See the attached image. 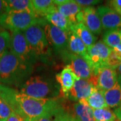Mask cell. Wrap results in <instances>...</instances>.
I'll use <instances>...</instances> for the list:
<instances>
[{
  "mask_svg": "<svg viewBox=\"0 0 121 121\" xmlns=\"http://www.w3.org/2000/svg\"><path fill=\"white\" fill-rule=\"evenodd\" d=\"M33 65L24 62L9 50L0 58V83L20 87L33 73Z\"/></svg>",
  "mask_w": 121,
  "mask_h": 121,
  "instance_id": "obj_1",
  "label": "cell"
},
{
  "mask_svg": "<svg viewBox=\"0 0 121 121\" xmlns=\"http://www.w3.org/2000/svg\"><path fill=\"white\" fill-rule=\"evenodd\" d=\"M20 93L39 99L58 98L60 95L59 84L45 75H34L28 78L20 87Z\"/></svg>",
  "mask_w": 121,
  "mask_h": 121,
  "instance_id": "obj_2",
  "label": "cell"
},
{
  "mask_svg": "<svg viewBox=\"0 0 121 121\" xmlns=\"http://www.w3.org/2000/svg\"><path fill=\"white\" fill-rule=\"evenodd\" d=\"M16 99L20 110L21 116L30 121L43 117L60 104L58 98L39 99L25 95L17 91Z\"/></svg>",
  "mask_w": 121,
  "mask_h": 121,
  "instance_id": "obj_3",
  "label": "cell"
},
{
  "mask_svg": "<svg viewBox=\"0 0 121 121\" xmlns=\"http://www.w3.org/2000/svg\"><path fill=\"white\" fill-rule=\"evenodd\" d=\"M23 33L38 60L48 63L52 58V48L46 37L43 26L35 24L24 30Z\"/></svg>",
  "mask_w": 121,
  "mask_h": 121,
  "instance_id": "obj_4",
  "label": "cell"
},
{
  "mask_svg": "<svg viewBox=\"0 0 121 121\" xmlns=\"http://www.w3.org/2000/svg\"><path fill=\"white\" fill-rule=\"evenodd\" d=\"M47 20L30 12L6 13L0 19V24L5 29L12 32H24L30 26L35 24L43 25Z\"/></svg>",
  "mask_w": 121,
  "mask_h": 121,
  "instance_id": "obj_5",
  "label": "cell"
},
{
  "mask_svg": "<svg viewBox=\"0 0 121 121\" xmlns=\"http://www.w3.org/2000/svg\"><path fill=\"white\" fill-rule=\"evenodd\" d=\"M9 49L24 62L34 65L38 59L30 47L23 32H12Z\"/></svg>",
  "mask_w": 121,
  "mask_h": 121,
  "instance_id": "obj_6",
  "label": "cell"
},
{
  "mask_svg": "<svg viewBox=\"0 0 121 121\" xmlns=\"http://www.w3.org/2000/svg\"><path fill=\"white\" fill-rule=\"evenodd\" d=\"M43 28L48 44L52 49L63 56L68 51V32L49 23H45Z\"/></svg>",
  "mask_w": 121,
  "mask_h": 121,
  "instance_id": "obj_7",
  "label": "cell"
},
{
  "mask_svg": "<svg viewBox=\"0 0 121 121\" xmlns=\"http://www.w3.org/2000/svg\"><path fill=\"white\" fill-rule=\"evenodd\" d=\"M112 49L101 40L87 48L86 59L92 68L93 74H95L98 69L104 67Z\"/></svg>",
  "mask_w": 121,
  "mask_h": 121,
  "instance_id": "obj_8",
  "label": "cell"
},
{
  "mask_svg": "<svg viewBox=\"0 0 121 121\" xmlns=\"http://www.w3.org/2000/svg\"><path fill=\"white\" fill-rule=\"evenodd\" d=\"M68 63L75 75L79 79H89L93 75V70L85 57L68 52L62 56Z\"/></svg>",
  "mask_w": 121,
  "mask_h": 121,
  "instance_id": "obj_9",
  "label": "cell"
},
{
  "mask_svg": "<svg viewBox=\"0 0 121 121\" xmlns=\"http://www.w3.org/2000/svg\"><path fill=\"white\" fill-rule=\"evenodd\" d=\"M96 89L98 88L90 79L78 78L66 98L74 102H82L86 100Z\"/></svg>",
  "mask_w": 121,
  "mask_h": 121,
  "instance_id": "obj_10",
  "label": "cell"
},
{
  "mask_svg": "<svg viewBox=\"0 0 121 121\" xmlns=\"http://www.w3.org/2000/svg\"><path fill=\"white\" fill-rule=\"evenodd\" d=\"M96 9L104 30L108 31L121 29V16L112 9L105 5H101Z\"/></svg>",
  "mask_w": 121,
  "mask_h": 121,
  "instance_id": "obj_11",
  "label": "cell"
},
{
  "mask_svg": "<svg viewBox=\"0 0 121 121\" xmlns=\"http://www.w3.org/2000/svg\"><path fill=\"white\" fill-rule=\"evenodd\" d=\"M59 12L65 16L71 26L82 22V8L74 0H67L65 4L56 6Z\"/></svg>",
  "mask_w": 121,
  "mask_h": 121,
  "instance_id": "obj_12",
  "label": "cell"
},
{
  "mask_svg": "<svg viewBox=\"0 0 121 121\" xmlns=\"http://www.w3.org/2000/svg\"><path fill=\"white\" fill-rule=\"evenodd\" d=\"M77 79V76L68 65L65 67L60 72L55 75V79L60 87V95H63V97L66 98Z\"/></svg>",
  "mask_w": 121,
  "mask_h": 121,
  "instance_id": "obj_13",
  "label": "cell"
},
{
  "mask_svg": "<svg viewBox=\"0 0 121 121\" xmlns=\"http://www.w3.org/2000/svg\"><path fill=\"white\" fill-rule=\"evenodd\" d=\"M95 74L97 75V88L102 91L111 89L116 84L118 77L116 70L106 67L98 69Z\"/></svg>",
  "mask_w": 121,
  "mask_h": 121,
  "instance_id": "obj_14",
  "label": "cell"
},
{
  "mask_svg": "<svg viewBox=\"0 0 121 121\" xmlns=\"http://www.w3.org/2000/svg\"><path fill=\"white\" fill-rule=\"evenodd\" d=\"M82 22L94 35H99L102 31V25L97 9L89 7L82 9Z\"/></svg>",
  "mask_w": 121,
  "mask_h": 121,
  "instance_id": "obj_15",
  "label": "cell"
},
{
  "mask_svg": "<svg viewBox=\"0 0 121 121\" xmlns=\"http://www.w3.org/2000/svg\"><path fill=\"white\" fill-rule=\"evenodd\" d=\"M106 103L108 108L117 109L121 102V76L118 75L116 84L107 91H104Z\"/></svg>",
  "mask_w": 121,
  "mask_h": 121,
  "instance_id": "obj_16",
  "label": "cell"
},
{
  "mask_svg": "<svg viewBox=\"0 0 121 121\" xmlns=\"http://www.w3.org/2000/svg\"><path fill=\"white\" fill-rule=\"evenodd\" d=\"M17 90L12 87L0 83V98L14 112L20 115V106L16 99V93Z\"/></svg>",
  "mask_w": 121,
  "mask_h": 121,
  "instance_id": "obj_17",
  "label": "cell"
},
{
  "mask_svg": "<svg viewBox=\"0 0 121 121\" xmlns=\"http://www.w3.org/2000/svg\"><path fill=\"white\" fill-rule=\"evenodd\" d=\"M68 51L70 53L85 58L87 51V48L86 44L71 30L68 32Z\"/></svg>",
  "mask_w": 121,
  "mask_h": 121,
  "instance_id": "obj_18",
  "label": "cell"
},
{
  "mask_svg": "<svg viewBox=\"0 0 121 121\" xmlns=\"http://www.w3.org/2000/svg\"><path fill=\"white\" fill-rule=\"evenodd\" d=\"M48 23L56 26L66 32H69L71 30V24L66 17L59 12L57 8L52 10L44 17Z\"/></svg>",
  "mask_w": 121,
  "mask_h": 121,
  "instance_id": "obj_19",
  "label": "cell"
},
{
  "mask_svg": "<svg viewBox=\"0 0 121 121\" xmlns=\"http://www.w3.org/2000/svg\"><path fill=\"white\" fill-rule=\"evenodd\" d=\"M71 30L78 35V37L82 40L87 48L91 47L96 43L95 41L97 38L83 22L71 26Z\"/></svg>",
  "mask_w": 121,
  "mask_h": 121,
  "instance_id": "obj_20",
  "label": "cell"
},
{
  "mask_svg": "<svg viewBox=\"0 0 121 121\" xmlns=\"http://www.w3.org/2000/svg\"><path fill=\"white\" fill-rule=\"evenodd\" d=\"M5 5L7 13L30 12L34 13L32 1L30 0H6Z\"/></svg>",
  "mask_w": 121,
  "mask_h": 121,
  "instance_id": "obj_21",
  "label": "cell"
},
{
  "mask_svg": "<svg viewBox=\"0 0 121 121\" xmlns=\"http://www.w3.org/2000/svg\"><path fill=\"white\" fill-rule=\"evenodd\" d=\"M79 103L87 105L93 110L108 108L104 98V91L99 89H96L86 100L79 102Z\"/></svg>",
  "mask_w": 121,
  "mask_h": 121,
  "instance_id": "obj_22",
  "label": "cell"
},
{
  "mask_svg": "<svg viewBox=\"0 0 121 121\" xmlns=\"http://www.w3.org/2000/svg\"><path fill=\"white\" fill-rule=\"evenodd\" d=\"M32 5L35 14L40 17H44L56 8L52 0H32Z\"/></svg>",
  "mask_w": 121,
  "mask_h": 121,
  "instance_id": "obj_23",
  "label": "cell"
},
{
  "mask_svg": "<svg viewBox=\"0 0 121 121\" xmlns=\"http://www.w3.org/2000/svg\"><path fill=\"white\" fill-rule=\"evenodd\" d=\"M74 117L79 121H95L94 117V110L88 106L77 102L73 104Z\"/></svg>",
  "mask_w": 121,
  "mask_h": 121,
  "instance_id": "obj_24",
  "label": "cell"
},
{
  "mask_svg": "<svg viewBox=\"0 0 121 121\" xmlns=\"http://www.w3.org/2000/svg\"><path fill=\"white\" fill-rule=\"evenodd\" d=\"M102 41L111 48L120 45L121 44V29L106 31L103 36Z\"/></svg>",
  "mask_w": 121,
  "mask_h": 121,
  "instance_id": "obj_25",
  "label": "cell"
},
{
  "mask_svg": "<svg viewBox=\"0 0 121 121\" xmlns=\"http://www.w3.org/2000/svg\"><path fill=\"white\" fill-rule=\"evenodd\" d=\"M66 112H67L63 107L60 105L59 106L45 114L43 117L32 121H61Z\"/></svg>",
  "mask_w": 121,
  "mask_h": 121,
  "instance_id": "obj_26",
  "label": "cell"
},
{
  "mask_svg": "<svg viewBox=\"0 0 121 121\" xmlns=\"http://www.w3.org/2000/svg\"><path fill=\"white\" fill-rule=\"evenodd\" d=\"M94 117L95 121H117L115 113L109 108L94 110Z\"/></svg>",
  "mask_w": 121,
  "mask_h": 121,
  "instance_id": "obj_27",
  "label": "cell"
},
{
  "mask_svg": "<svg viewBox=\"0 0 121 121\" xmlns=\"http://www.w3.org/2000/svg\"><path fill=\"white\" fill-rule=\"evenodd\" d=\"M121 64V57L113 49L105 63L104 67L116 70Z\"/></svg>",
  "mask_w": 121,
  "mask_h": 121,
  "instance_id": "obj_28",
  "label": "cell"
},
{
  "mask_svg": "<svg viewBox=\"0 0 121 121\" xmlns=\"http://www.w3.org/2000/svg\"><path fill=\"white\" fill-rule=\"evenodd\" d=\"M10 34L8 30H4L0 33V58L9 49Z\"/></svg>",
  "mask_w": 121,
  "mask_h": 121,
  "instance_id": "obj_29",
  "label": "cell"
},
{
  "mask_svg": "<svg viewBox=\"0 0 121 121\" xmlns=\"http://www.w3.org/2000/svg\"><path fill=\"white\" fill-rule=\"evenodd\" d=\"M12 112L11 108L0 98V121H7Z\"/></svg>",
  "mask_w": 121,
  "mask_h": 121,
  "instance_id": "obj_30",
  "label": "cell"
},
{
  "mask_svg": "<svg viewBox=\"0 0 121 121\" xmlns=\"http://www.w3.org/2000/svg\"><path fill=\"white\" fill-rule=\"evenodd\" d=\"M75 1L82 7V9L89 8V7H93V5L98 4L99 2H101L100 1H98V0H76Z\"/></svg>",
  "mask_w": 121,
  "mask_h": 121,
  "instance_id": "obj_31",
  "label": "cell"
},
{
  "mask_svg": "<svg viewBox=\"0 0 121 121\" xmlns=\"http://www.w3.org/2000/svg\"><path fill=\"white\" fill-rule=\"evenodd\" d=\"M110 8L121 16V0H112L108 1Z\"/></svg>",
  "mask_w": 121,
  "mask_h": 121,
  "instance_id": "obj_32",
  "label": "cell"
},
{
  "mask_svg": "<svg viewBox=\"0 0 121 121\" xmlns=\"http://www.w3.org/2000/svg\"><path fill=\"white\" fill-rule=\"evenodd\" d=\"M24 120L25 118L17 114V113L13 112L8 118L7 121H24Z\"/></svg>",
  "mask_w": 121,
  "mask_h": 121,
  "instance_id": "obj_33",
  "label": "cell"
},
{
  "mask_svg": "<svg viewBox=\"0 0 121 121\" xmlns=\"http://www.w3.org/2000/svg\"><path fill=\"white\" fill-rule=\"evenodd\" d=\"M7 12H6L5 5V1L0 0V19Z\"/></svg>",
  "mask_w": 121,
  "mask_h": 121,
  "instance_id": "obj_34",
  "label": "cell"
},
{
  "mask_svg": "<svg viewBox=\"0 0 121 121\" xmlns=\"http://www.w3.org/2000/svg\"><path fill=\"white\" fill-rule=\"evenodd\" d=\"M114 112L115 113V114L117 116L118 121H121V104H120V106L117 109L114 110Z\"/></svg>",
  "mask_w": 121,
  "mask_h": 121,
  "instance_id": "obj_35",
  "label": "cell"
},
{
  "mask_svg": "<svg viewBox=\"0 0 121 121\" xmlns=\"http://www.w3.org/2000/svg\"><path fill=\"white\" fill-rule=\"evenodd\" d=\"M72 120H73V116L69 114V113L66 112L61 121H72Z\"/></svg>",
  "mask_w": 121,
  "mask_h": 121,
  "instance_id": "obj_36",
  "label": "cell"
},
{
  "mask_svg": "<svg viewBox=\"0 0 121 121\" xmlns=\"http://www.w3.org/2000/svg\"><path fill=\"white\" fill-rule=\"evenodd\" d=\"M112 49L121 57V44L120 45H118V46H117L116 47L112 48Z\"/></svg>",
  "mask_w": 121,
  "mask_h": 121,
  "instance_id": "obj_37",
  "label": "cell"
},
{
  "mask_svg": "<svg viewBox=\"0 0 121 121\" xmlns=\"http://www.w3.org/2000/svg\"><path fill=\"white\" fill-rule=\"evenodd\" d=\"M118 75H121V65H120V66H119V67H118Z\"/></svg>",
  "mask_w": 121,
  "mask_h": 121,
  "instance_id": "obj_38",
  "label": "cell"
},
{
  "mask_svg": "<svg viewBox=\"0 0 121 121\" xmlns=\"http://www.w3.org/2000/svg\"><path fill=\"white\" fill-rule=\"evenodd\" d=\"M4 30H5V28L3 27V26H1V24H0V33H1V32H3V31H4Z\"/></svg>",
  "mask_w": 121,
  "mask_h": 121,
  "instance_id": "obj_39",
  "label": "cell"
},
{
  "mask_svg": "<svg viewBox=\"0 0 121 121\" xmlns=\"http://www.w3.org/2000/svg\"><path fill=\"white\" fill-rule=\"evenodd\" d=\"M72 121H79V120H78V118H76L75 117H73V120H72Z\"/></svg>",
  "mask_w": 121,
  "mask_h": 121,
  "instance_id": "obj_40",
  "label": "cell"
},
{
  "mask_svg": "<svg viewBox=\"0 0 121 121\" xmlns=\"http://www.w3.org/2000/svg\"><path fill=\"white\" fill-rule=\"evenodd\" d=\"M24 121H30V119H28V118H25Z\"/></svg>",
  "mask_w": 121,
  "mask_h": 121,
  "instance_id": "obj_41",
  "label": "cell"
}]
</instances>
